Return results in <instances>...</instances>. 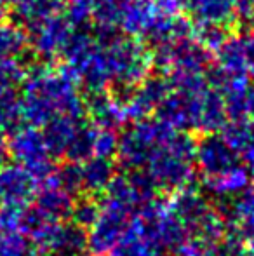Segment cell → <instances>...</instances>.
I'll use <instances>...</instances> for the list:
<instances>
[{
    "mask_svg": "<svg viewBox=\"0 0 254 256\" xmlns=\"http://www.w3.org/2000/svg\"><path fill=\"white\" fill-rule=\"evenodd\" d=\"M82 171V192L89 196H98L106 190L113 178H115V164L112 158L105 157H89L80 162Z\"/></svg>",
    "mask_w": 254,
    "mask_h": 256,
    "instance_id": "9c48e42d",
    "label": "cell"
},
{
    "mask_svg": "<svg viewBox=\"0 0 254 256\" xmlns=\"http://www.w3.org/2000/svg\"><path fill=\"white\" fill-rule=\"evenodd\" d=\"M9 154H12L21 166L30 169L38 182H44L54 172L44 136L35 128H17L9 143Z\"/></svg>",
    "mask_w": 254,
    "mask_h": 256,
    "instance_id": "3957f363",
    "label": "cell"
},
{
    "mask_svg": "<svg viewBox=\"0 0 254 256\" xmlns=\"http://www.w3.org/2000/svg\"><path fill=\"white\" fill-rule=\"evenodd\" d=\"M223 138L239 154L241 160L254 168V122L249 118H234L223 126Z\"/></svg>",
    "mask_w": 254,
    "mask_h": 256,
    "instance_id": "8fae6325",
    "label": "cell"
},
{
    "mask_svg": "<svg viewBox=\"0 0 254 256\" xmlns=\"http://www.w3.org/2000/svg\"><path fill=\"white\" fill-rule=\"evenodd\" d=\"M45 251L54 256H84L87 251V230L77 223H58Z\"/></svg>",
    "mask_w": 254,
    "mask_h": 256,
    "instance_id": "52a82bcc",
    "label": "cell"
},
{
    "mask_svg": "<svg viewBox=\"0 0 254 256\" xmlns=\"http://www.w3.org/2000/svg\"><path fill=\"white\" fill-rule=\"evenodd\" d=\"M51 178L58 183L59 186L71 194H80L82 192V171H80V162H71L68 160L66 164L61 166L56 172H52Z\"/></svg>",
    "mask_w": 254,
    "mask_h": 256,
    "instance_id": "2e32d148",
    "label": "cell"
},
{
    "mask_svg": "<svg viewBox=\"0 0 254 256\" xmlns=\"http://www.w3.org/2000/svg\"><path fill=\"white\" fill-rule=\"evenodd\" d=\"M167 206L185 223V226L188 230V236H190V230L199 223V220L211 209V206L207 204L204 196L195 186H192V183L185 186V188L174 192L173 199L167 202Z\"/></svg>",
    "mask_w": 254,
    "mask_h": 256,
    "instance_id": "8992f818",
    "label": "cell"
},
{
    "mask_svg": "<svg viewBox=\"0 0 254 256\" xmlns=\"http://www.w3.org/2000/svg\"><path fill=\"white\" fill-rule=\"evenodd\" d=\"M145 256H164V254L160 253V250H150Z\"/></svg>",
    "mask_w": 254,
    "mask_h": 256,
    "instance_id": "44dd1931",
    "label": "cell"
},
{
    "mask_svg": "<svg viewBox=\"0 0 254 256\" xmlns=\"http://www.w3.org/2000/svg\"><path fill=\"white\" fill-rule=\"evenodd\" d=\"M195 162L202 172L204 185L223 178L235 168L242 166L239 154L223 136H218L216 132L206 134L195 145Z\"/></svg>",
    "mask_w": 254,
    "mask_h": 256,
    "instance_id": "7a4b0ae2",
    "label": "cell"
},
{
    "mask_svg": "<svg viewBox=\"0 0 254 256\" xmlns=\"http://www.w3.org/2000/svg\"><path fill=\"white\" fill-rule=\"evenodd\" d=\"M38 192V180L30 169L21 164L0 168V202L3 208L23 209L35 199Z\"/></svg>",
    "mask_w": 254,
    "mask_h": 256,
    "instance_id": "5b68a950",
    "label": "cell"
},
{
    "mask_svg": "<svg viewBox=\"0 0 254 256\" xmlns=\"http://www.w3.org/2000/svg\"><path fill=\"white\" fill-rule=\"evenodd\" d=\"M3 16H5V4H3V0H0V23H2Z\"/></svg>",
    "mask_w": 254,
    "mask_h": 256,
    "instance_id": "ffe728a7",
    "label": "cell"
},
{
    "mask_svg": "<svg viewBox=\"0 0 254 256\" xmlns=\"http://www.w3.org/2000/svg\"><path fill=\"white\" fill-rule=\"evenodd\" d=\"M99 211H101V204L94 199V196L84 194L78 200H73V208H71V222L80 225L82 228H91V225L96 222Z\"/></svg>",
    "mask_w": 254,
    "mask_h": 256,
    "instance_id": "5bb4252c",
    "label": "cell"
},
{
    "mask_svg": "<svg viewBox=\"0 0 254 256\" xmlns=\"http://www.w3.org/2000/svg\"><path fill=\"white\" fill-rule=\"evenodd\" d=\"M7 155H9V142H7L5 134H3L2 128H0V164H2Z\"/></svg>",
    "mask_w": 254,
    "mask_h": 256,
    "instance_id": "d6986e66",
    "label": "cell"
},
{
    "mask_svg": "<svg viewBox=\"0 0 254 256\" xmlns=\"http://www.w3.org/2000/svg\"><path fill=\"white\" fill-rule=\"evenodd\" d=\"M249 183H251V176H249L248 168L246 166H239L234 171L225 174L223 178L216 180V182L209 183L206 186L211 192L218 194V196L228 197V196H239V194H242L249 186Z\"/></svg>",
    "mask_w": 254,
    "mask_h": 256,
    "instance_id": "4fadbf2b",
    "label": "cell"
},
{
    "mask_svg": "<svg viewBox=\"0 0 254 256\" xmlns=\"http://www.w3.org/2000/svg\"><path fill=\"white\" fill-rule=\"evenodd\" d=\"M94 136H96V126L80 120L70 145L66 146L64 157L71 162L87 160L89 157L94 155Z\"/></svg>",
    "mask_w": 254,
    "mask_h": 256,
    "instance_id": "7c38bea8",
    "label": "cell"
},
{
    "mask_svg": "<svg viewBox=\"0 0 254 256\" xmlns=\"http://www.w3.org/2000/svg\"><path fill=\"white\" fill-rule=\"evenodd\" d=\"M45 185L38 186V192L35 196V206L40 209L42 212H45L51 218L63 222V220L70 218L71 208H73V199L68 192H64L61 186L49 176L47 180H44Z\"/></svg>",
    "mask_w": 254,
    "mask_h": 256,
    "instance_id": "ba28073f",
    "label": "cell"
},
{
    "mask_svg": "<svg viewBox=\"0 0 254 256\" xmlns=\"http://www.w3.org/2000/svg\"><path fill=\"white\" fill-rule=\"evenodd\" d=\"M80 120L82 118H75L70 117V115H56L47 124H44L45 129L42 132V136H44L45 146H47L51 157L64 155L66 146L70 145Z\"/></svg>",
    "mask_w": 254,
    "mask_h": 256,
    "instance_id": "30bf717a",
    "label": "cell"
},
{
    "mask_svg": "<svg viewBox=\"0 0 254 256\" xmlns=\"http://www.w3.org/2000/svg\"><path fill=\"white\" fill-rule=\"evenodd\" d=\"M24 44H26V37L19 28L0 24V60L19 58Z\"/></svg>",
    "mask_w": 254,
    "mask_h": 256,
    "instance_id": "9a60e30c",
    "label": "cell"
},
{
    "mask_svg": "<svg viewBox=\"0 0 254 256\" xmlns=\"http://www.w3.org/2000/svg\"><path fill=\"white\" fill-rule=\"evenodd\" d=\"M119 148V138H117L113 129L96 128L94 136V155L96 157L113 158Z\"/></svg>",
    "mask_w": 254,
    "mask_h": 256,
    "instance_id": "ac0fdd59",
    "label": "cell"
},
{
    "mask_svg": "<svg viewBox=\"0 0 254 256\" xmlns=\"http://www.w3.org/2000/svg\"><path fill=\"white\" fill-rule=\"evenodd\" d=\"M193 6H197V10L202 16L200 20L209 24H218L227 20L232 9L230 0H195Z\"/></svg>",
    "mask_w": 254,
    "mask_h": 256,
    "instance_id": "e0dca14e",
    "label": "cell"
},
{
    "mask_svg": "<svg viewBox=\"0 0 254 256\" xmlns=\"http://www.w3.org/2000/svg\"><path fill=\"white\" fill-rule=\"evenodd\" d=\"M132 218L134 216L126 211L101 204V211L91 225V232H87V250L94 256L108 254L122 239Z\"/></svg>",
    "mask_w": 254,
    "mask_h": 256,
    "instance_id": "277c9868",
    "label": "cell"
},
{
    "mask_svg": "<svg viewBox=\"0 0 254 256\" xmlns=\"http://www.w3.org/2000/svg\"><path fill=\"white\" fill-rule=\"evenodd\" d=\"M174 131L176 129L167 126L160 118L159 120L141 118L119 140L117 157H119L120 164L129 171L145 169L155 150L162 143H166L174 134Z\"/></svg>",
    "mask_w": 254,
    "mask_h": 256,
    "instance_id": "6da1fadb",
    "label": "cell"
}]
</instances>
